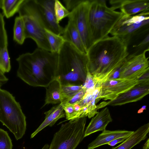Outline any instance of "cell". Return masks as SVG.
<instances>
[{
    "instance_id": "6da1fadb",
    "label": "cell",
    "mask_w": 149,
    "mask_h": 149,
    "mask_svg": "<svg viewBox=\"0 0 149 149\" xmlns=\"http://www.w3.org/2000/svg\"><path fill=\"white\" fill-rule=\"evenodd\" d=\"M128 45L119 38L107 36L93 43L87 51V67L95 89L110 79L129 55Z\"/></svg>"
},
{
    "instance_id": "7a4b0ae2",
    "label": "cell",
    "mask_w": 149,
    "mask_h": 149,
    "mask_svg": "<svg viewBox=\"0 0 149 149\" xmlns=\"http://www.w3.org/2000/svg\"><path fill=\"white\" fill-rule=\"evenodd\" d=\"M58 54L37 48L16 59L17 76L29 85L46 87L56 78Z\"/></svg>"
},
{
    "instance_id": "3957f363",
    "label": "cell",
    "mask_w": 149,
    "mask_h": 149,
    "mask_svg": "<svg viewBox=\"0 0 149 149\" xmlns=\"http://www.w3.org/2000/svg\"><path fill=\"white\" fill-rule=\"evenodd\" d=\"M87 54L65 41L58 54L56 78L61 85H83L86 77Z\"/></svg>"
},
{
    "instance_id": "277c9868",
    "label": "cell",
    "mask_w": 149,
    "mask_h": 149,
    "mask_svg": "<svg viewBox=\"0 0 149 149\" xmlns=\"http://www.w3.org/2000/svg\"><path fill=\"white\" fill-rule=\"evenodd\" d=\"M123 15L108 7L104 0H90L88 20L92 45L108 36Z\"/></svg>"
},
{
    "instance_id": "5b68a950",
    "label": "cell",
    "mask_w": 149,
    "mask_h": 149,
    "mask_svg": "<svg viewBox=\"0 0 149 149\" xmlns=\"http://www.w3.org/2000/svg\"><path fill=\"white\" fill-rule=\"evenodd\" d=\"M0 122L13 134L17 140L25 133L26 117L20 104L9 92L0 88Z\"/></svg>"
},
{
    "instance_id": "8992f818",
    "label": "cell",
    "mask_w": 149,
    "mask_h": 149,
    "mask_svg": "<svg viewBox=\"0 0 149 149\" xmlns=\"http://www.w3.org/2000/svg\"><path fill=\"white\" fill-rule=\"evenodd\" d=\"M55 0H24L18 12L20 16L35 19L44 29L60 35L64 28L57 22L54 7Z\"/></svg>"
},
{
    "instance_id": "52a82bcc",
    "label": "cell",
    "mask_w": 149,
    "mask_h": 149,
    "mask_svg": "<svg viewBox=\"0 0 149 149\" xmlns=\"http://www.w3.org/2000/svg\"><path fill=\"white\" fill-rule=\"evenodd\" d=\"M86 121L84 117L62 124L48 149H75L84 138Z\"/></svg>"
},
{
    "instance_id": "ba28073f",
    "label": "cell",
    "mask_w": 149,
    "mask_h": 149,
    "mask_svg": "<svg viewBox=\"0 0 149 149\" xmlns=\"http://www.w3.org/2000/svg\"><path fill=\"white\" fill-rule=\"evenodd\" d=\"M149 23V11L131 16L123 14L110 33L119 38L128 46L134 37L148 30Z\"/></svg>"
},
{
    "instance_id": "9c48e42d",
    "label": "cell",
    "mask_w": 149,
    "mask_h": 149,
    "mask_svg": "<svg viewBox=\"0 0 149 149\" xmlns=\"http://www.w3.org/2000/svg\"><path fill=\"white\" fill-rule=\"evenodd\" d=\"M149 48L141 53L129 55L119 68L118 78L129 79H138L149 70V61L146 55Z\"/></svg>"
},
{
    "instance_id": "30bf717a",
    "label": "cell",
    "mask_w": 149,
    "mask_h": 149,
    "mask_svg": "<svg viewBox=\"0 0 149 149\" xmlns=\"http://www.w3.org/2000/svg\"><path fill=\"white\" fill-rule=\"evenodd\" d=\"M90 3V0H83L68 16L74 24L87 51L92 45L88 20Z\"/></svg>"
},
{
    "instance_id": "8fae6325",
    "label": "cell",
    "mask_w": 149,
    "mask_h": 149,
    "mask_svg": "<svg viewBox=\"0 0 149 149\" xmlns=\"http://www.w3.org/2000/svg\"><path fill=\"white\" fill-rule=\"evenodd\" d=\"M138 82L137 79L118 78L108 80L100 87L97 99L113 100L134 87Z\"/></svg>"
},
{
    "instance_id": "7c38bea8",
    "label": "cell",
    "mask_w": 149,
    "mask_h": 149,
    "mask_svg": "<svg viewBox=\"0 0 149 149\" xmlns=\"http://www.w3.org/2000/svg\"><path fill=\"white\" fill-rule=\"evenodd\" d=\"M21 17L24 22L26 38L32 39L39 48L50 52V47L45 29L33 17L28 16Z\"/></svg>"
},
{
    "instance_id": "4fadbf2b",
    "label": "cell",
    "mask_w": 149,
    "mask_h": 149,
    "mask_svg": "<svg viewBox=\"0 0 149 149\" xmlns=\"http://www.w3.org/2000/svg\"><path fill=\"white\" fill-rule=\"evenodd\" d=\"M149 84H137L114 99L103 102L104 107L106 106H116L136 102L142 99L149 94Z\"/></svg>"
},
{
    "instance_id": "5bb4252c",
    "label": "cell",
    "mask_w": 149,
    "mask_h": 149,
    "mask_svg": "<svg viewBox=\"0 0 149 149\" xmlns=\"http://www.w3.org/2000/svg\"><path fill=\"white\" fill-rule=\"evenodd\" d=\"M111 8L113 10L120 8L124 15H133L149 11V0H110Z\"/></svg>"
},
{
    "instance_id": "9a60e30c",
    "label": "cell",
    "mask_w": 149,
    "mask_h": 149,
    "mask_svg": "<svg viewBox=\"0 0 149 149\" xmlns=\"http://www.w3.org/2000/svg\"><path fill=\"white\" fill-rule=\"evenodd\" d=\"M112 121L108 107H105L92 119L84 132V137L95 132L106 130L108 124Z\"/></svg>"
},
{
    "instance_id": "2e32d148",
    "label": "cell",
    "mask_w": 149,
    "mask_h": 149,
    "mask_svg": "<svg viewBox=\"0 0 149 149\" xmlns=\"http://www.w3.org/2000/svg\"><path fill=\"white\" fill-rule=\"evenodd\" d=\"M134 132L127 130L110 131L105 130L88 144L87 149H94L102 145L107 144L109 142L117 138L128 137Z\"/></svg>"
},
{
    "instance_id": "e0dca14e",
    "label": "cell",
    "mask_w": 149,
    "mask_h": 149,
    "mask_svg": "<svg viewBox=\"0 0 149 149\" xmlns=\"http://www.w3.org/2000/svg\"><path fill=\"white\" fill-rule=\"evenodd\" d=\"M62 36L65 41L68 42L73 45L81 52L87 54L81 36L74 24L71 19H69L68 23L64 28Z\"/></svg>"
},
{
    "instance_id": "ac0fdd59",
    "label": "cell",
    "mask_w": 149,
    "mask_h": 149,
    "mask_svg": "<svg viewBox=\"0 0 149 149\" xmlns=\"http://www.w3.org/2000/svg\"><path fill=\"white\" fill-rule=\"evenodd\" d=\"M45 119L38 128L31 135L33 138L39 132L47 126H53L59 119L65 117L63 105L60 103L52 107L50 110L44 113Z\"/></svg>"
},
{
    "instance_id": "d6986e66",
    "label": "cell",
    "mask_w": 149,
    "mask_h": 149,
    "mask_svg": "<svg viewBox=\"0 0 149 149\" xmlns=\"http://www.w3.org/2000/svg\"><path fill=\"white\" fill-rule=\"evenodd\" d=\"M149 131V123L146 124L138 128L124 141L111 149H131L141 141L146 139Z\"/></svg>"
},
{
    "instance_id": "ffe728a7",
    "label": "cell",
    "mask_w": 149,
    "mask_h": 149,
    "mask_svg": "<svg viewBox=\"0 0 149 149\" xmlns=\"http://www.w3.org/2000/svg\"><path fill=\"white\" fill-rule=\"evenodd\" d=\"M46 88L45 102L43 107L49 104L61 103V84L58 80L56 78Z\"/></svg>"
},
{
    "instance_id": "44dd1931",
    "label": "cell",
    "mask_w": 149,
    "mask_h": 149,
    "mask_svg": "<svg viewBox=\"0 0 149 149\" xmlns=\"http://www.w3.org/2000/svg\"><path fill=\"white\" fill-rule=\"evenodd\" d=\"M45 33L50 47L52 53L58 54L65 42L62 36L55 34L45 29Z\"/></svg>"
},
{
    "instance_id": "7402d4cb",
    "label": "cell",
    "mask_w": 149,
    "mask_h": 149,
    "mask_svg": "<svg viewBox=\"0 0 149 149\" xmlns=\"http://www.w3.org/2000/svg\"><path fill=\"white\" fill-rule=\"evenodd\" d=\"M24 0H2L1 8L7 18L12 17L18 12Z\"/></svg>"
},
{
    "instance_id": "603a6c76",
    "label": "cell",
    "mask_w": 149,
    "mask_h": 149,
    "mask_svg": "<svg viewBox=\"0 0 149 149\" xmlns=\"http://www.w3.org/2000/svg\"><path fill=\"white\" fill-rule=\"evenodd\" d=\"M26 39L25 34L24 26L21 17H16L13 27V39L18 44L22 45Z\"/></svg>"
},
{
    "instance_id": "cb8c5ba5",
    "label": "cell",
    "mask_w": 149,
    "mask_h": 149,
    "mask_svg": "<svg viewBox=\"0 0 149 149\" xmlns=\"http://www.w3.org/2000/svg\"><path fill=\"white\" fill-rule=\"evenodd\" d=\"M83 85H61V103L63 105L82 88Z\"/></svg>"
},
{
    "instance_id": "d4e9b609",
    "label": "cell",
    "mask_w": 149,
    "mask_h": 149,
    "mask_svg": "<svg viewBox=\"0 0 149 149\" xmlns=\"http://www.w3.org/2000/svg\"><path fill=\"white\" fill-rule=\"evenodd\" d=\"M11 65L7 47L0 49V69L4 74L9 72Z\"/></svg>"
},
{
    "instance_id": "484cf974",
    "label": "cell",
    "mask_w": 149,
    "mask_h": 149,
    "mask_svg": "<svg viewBox=\"0 0 149 149\" xmlns=\"http://www.w3.org/2000/svg\"><path fill=\"white\" fill-rule=\"evenodd\" d=\"M54 10L56 21L59 24L63 19L68 16L70 12L58 0H55Z\"/></svg>"
},
{
    "instance_id": "4316f807",
    "label": "cell",
    "mask_w": 149,
    "mask_h": 149,
    "mask_svg": "<svg viewBox=\"0 0 149 149\" xmlns=\"http://www.w3.org/2000/svg\"><path fill=\"white\" fill-rule=\"evenodd\" d=\"M12 141L7 132L0 129V149H12Z\"/></svg>"
},
{
    "instance_id": "83f0119b",
    "label": "cell",
    "mask_w": 149,
    "mask_h": 149,
    "mask_svg": "<svg viewBox=\"0 0 149 149\" xmlns=\"http://www.w3.org/2000/svg\"><path fill=\"white\" fill-rule=\"evenodd\" d=\"M5 24L3 16L0 12V49L8 47V37Z\"/></svg>"
},
{
    "instance_id": "f1b7e54d",
    "label": "cell",
    "mask_w": 149,
    "mask_h": 149,
    "mask_svg": "<svg viewBox=\"0 0 149 149\" xmlns=\"http://www.w3.org/2000/svg\"><path fill=\"white\" fill-rule=\"evenodd\" d=\"M66 118L72 120L80 118L79 113L75 109L73 104H65L63 105Z\"/></svg>"
},
{
    "instance_id": "f546056e",
    "label": "cell",
    "mask_w": 149,
    "mask_h": 149,
    "mask_svg": "<svg viewBox=\"0 0 149 149\" xmlns=\"http://www.w3.org/2000/svg\"><path fill=\"white\" fill-rule=\"evenodd\" d=\"M83 87L86 90L95 89L94 83L93 76L87 69V74L85 82L83 85Z\"/></svg>"
},
{
    "instance_id": "4dcf8cb0",
    "label": "cell",
    "mask_w": 149,
    "mask_h": 149,
    "mask_svg": "<svg viewBox=\"0 0 149 149\" xmlns=\"http://www.w3.org/2000/svg\"><path fill=\"white\" fill-rule=\"evenodd\" d=\"M86 89L83 86V88L81 90L65 104H73L81 100L84 96L86 92Z\"/></svg>"
},
{
    "instance_id": "1f68e13d",
    "label": "cell",
    "mask_w": 149,
    "mask_h": 149,
    "mask_svg": "<svg viewBox=\"0 0 149 149\" xmlns=\"http://www.w3.org/2000/svg\"><path fill=\"white\" fill-rule=\"evenodd\" d=\"M83 0H65L63 1L66 5V9L71 11L76 8Z\"/></svg>"
},
{
    "instance_id": "d6a6232c",
    "label": "cell",
    "mask_w": 149,
    "mask_h": 149,
    "mask_svg": "<svg viewBox=\"0 0 149 149\" xmlns=\"http://www.w3.org/2000/svg\"><path fill=\"white\" fill-rule=\"evenodd\" d=\"M149 70L143 73L138 79L137 84H149Z\"/></svg>"
},
{
    "instance_id": "836d02e7",
    "label": "cell",
    "mask_w": 149,
    "mask_h": 149,
    "mask_svg": "<svg viewBox=\"0 0 149 149\" xmlns=\"http://www.w3.org/2000/svg\"><path fill=\"white\" fill-rule=\"evenodd\" d=\"M149 35L148 33L146 36L145 38L138 45L135 46V49L136 52L134 53V54H136L137 52L139 50L142 49L145 47H146L147 45H148L149 42Z\"/></svg>"
},
{
    "instance_id": "e575fe53",
    "label": "cell",
    "mask_w": 149,
    "mask_h": 149,
    "mask_svg": "<svg viewBox=\"0 0 149 149\" xmlns=\"http://www.w3.org/2000/svg\"><path fill=\"white\" fill-rule=\"evenodd\" d=\"M128 137H123L116 139L108 143L107 144L111 146H113L116 144L120 142L124 141Z\"/></svg>"
},
{
    "instance_id": "d590c367",
    "label": "cell",
    "mask_w": 149,
    "mask_h": 149,
    "mask_svg": "<svg viewBox=\"0 0 149 149\" xmlns=\"http://www.w3.org/2000/svg\"><path fill=\"white\" fill-rule=\"evenodd\" d=\"M8 80V79L5 76L0 69V88L6 83Z\"/></svg>"
},
{
    "instance_id": "8d00e7d4",
    "label": "cell",
    "mask_w": 149,
    "mask_h": 149,
    "mask_svg": "<svg viewBox=\"0 0 149 149\" xmlns=\"http://www.w3.org/2000/svg\"><path fill=\"white\" fill-rule=\"evenodd\" d=\"M143 149H149V139L148 138L144 144Z\"/></svg>"
},
{
    "instance_id": "74e56055",
    "label": "cell",
    "mask_w": 149,
    "mask_h": 149,
    "mask_svg": "<svg viewBox=\"0 0 149 149\" xmlns=\"http://www.w3.org/2000/svg\"><path fill=\"white\" fill-rule=\"evenodd\" d=\"M146 106L143 105L138 111L137 113H141L143 112L144 110L146 109Z\"/></svg>"
},
{
    "instance_id": "f35d334b",
    "label": "cell",
    "mask_w": 149,
    "mask_h": 149,
    "mask_svg": "<svg viewBox=\"0 0 149 149\" xmlns=\"http://www.w3.org/2000/svg\"><path fill=\"white\" fill-rule=\"evenodd\" d=\"M49 146L48 144H45L41 149H48Z\"/></svg>"
},
{
    "instance_id": "ab89813d",
    "label": "cell",
    "mask_w": 149,
    "mask_h": 149,
    "mask_svg": "<svg viewBox=\"0 0 149 149\" xmlns=\"http://www.w3.org/2000/svg\"><path fill=\"white\" fill-rule=\"evenodd\" d=\"M2 0H0V8H1Z\"/></svg>"
}]
</instances>
